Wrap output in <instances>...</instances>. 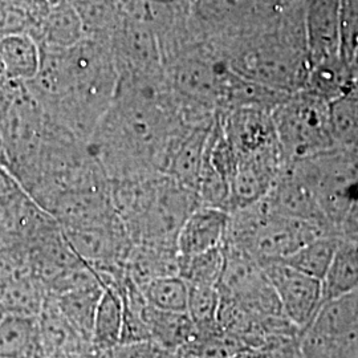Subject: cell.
Segmentation results:
<instances>
[{
    "label": "cell",
    "mask_w": 358,
    "mask_h": 358,
    "mask_svg": "<svg viewBox=\"0 0 358 358\" xmlns=\"http://www.w3.org/2000/svg\"><path fill=\"white\" fill-rule=\"evenodd\" d=\"M215 55L238 76L284 93L303 90L310 66L304 0L287 1L268 29Z\"/></svg>",
    "instance_id": "1"
},
{
    "label": "cell",
    "mask_w": 358,
    "mask_h": 358,
    "mask_svg": "<svg viewBox=\"0 0 358 358\" xmlns=\"http://www.w3.org/2000/svg\"><path fill=\"white\" fill-rule=\"evenodd\" d=\"M68 60L71 87L43 110L55 125L88 142L115 100L118 71L110 45L90 38L69 48Z\"/></svg>",
    "instance_id": "2"
},
{
    "label": "cell",
    "mask_w": 358,
    "mask_h": 358,
    "mask_svg": "<svg viewBox=\"0 0 358 358\" xmlns=\"http://www.w3.org/2000/svg\"><path fill=\"white\" fill-rule=\"evenodd\" d=\"M333 235L319 226L282 215L269 208L266 199L229 213L223 245L243 250L260 264L279 262L308 242Z\"/></svg>",
    "instance_id": "3"
},
{
    "label": "cell",
    "mask_w": 358,
    "mask_h": 358,
    "mask_svg": "<svg viewBox=\"0 0 358 358\" xmlns=\"http://www.w3.org/2000/svg\"><path fill=\"white\" fill-rule=\"evenodd\" d=\"M198 206L192 189L166 174H158L149 180L140 205L124 227L134 244L177 250L179 231Z\"/></svg>",
    "instance_id": "4"
},
{
    "label": "cell",
    "mask_w": 358,
    "mask_h": 358,
    "mask_svg": "<svg viewBox=\"0 0 358 358\" xmlns=\"http://www.w3.org/2000/svg\"><path fill=\"white\" fill-rule=\"evenodd\" d=\"M271 117L287 161L315 157L337 148L331 103L308 90L289 93L275 106Z\"/></svg>",
    "instance_id": "5"
},
{
    "label": "cell",
    "mask_w": 358,
    "mask_h": 358,
    "mask_svg": "<svg viewBox=\"0 0 358 358\" xmlns=\"http://www.w3.org/2000/svg\"><path fill=\"white\" fill-rule=\"evenodd\" d=\"M307 159L321 211L333 232L341 235L346 214L358 192V154L334 148Z\"/></svg>",
    "instance_id": "6"
},
{
    "label": "cell",
    "mask_w": 358,
    "mask_h": 358,
    "mask_svg": "<svg viewBox=\"0 0 358 358\" xmlns=\"http://www.w3.org/2000/svg\"><path fill=\"white\" fill-rule=\"evenodd\" d=\"M224 267L217 284L220 297L262 316L282 315L280 301L262 264L243 250L223 245Z\"/></svg>",
    "instance_id": "7"
},
{
    "label": "cell",
    "mask_w": 358,
    "mask_h": 358,
    "mask_svg": "<svg viewBox=\"0 0 358 358\" xmlns=\"http://www.w3.org/2000/svg\"><path fill=\"white\" fill-rule=\"evenodd\" d=\"M282 306V315L303 331L322 306L321 280L282 262L262 264Z\"/></svg>",
    "instance_id": "8"
},
{
    "label": "cell",
    "mask_w": 358,
    "mask_h": 358,
    "mask_svg": "<svg viewBox=\"0 0 358 358\" xmlns=\"http://www.w3.org/2000/svg\"><path fill=\"white\" fill-rule=\"evenodd\" d=\"M217 115L236 158L280 148L268 110L235 108L219 110Z\"/></svg>",
    "instance_id": "9"
},
{
    "label": "cell",
    "mask_w": 358,
    "mask_h": 358,
    "mask_svg": "<svg viewBox=\"0 0 358 358\" xmlns=\"http://www.w3.org/2000/svg\"><path fill=\"white\" fill-rule=\"evenodd\" d=\"M118 73H164L158 38L153 32L125 17L110 41Z\"/></svg>",
    "instance_id": "10"
},
{
    "label": "cell",
    "mask_w": 358,
    "mask_h": 358,
    "mask_svg": "<svg viewBox=\"0 0 358 358\" xmlns=\"http://www.w3.org/2000/svg\"><path fill=\"white\" fill-rule=\"evenodd\" d=\"M310 64L340 53L341 0H304Z\"/></svg>",
    "instance_id": "11"
},
{
    "label": "cell",
    "mask_w": 358,
    "mask_h": 358,
    "mask_svg": "<svg viewBox=\"0 0 358 358\" xmlns=\"http://www.w3.org/2000/svg\"><path fill=\"white\" fill-rule=\"evenodd\" d=\"M229 211L198 206L183 223L177 238L178 255H194L224 243Z\"/></svg>",
    "instance_id": "12"
},
{
    "label": "cell",
    "mask_w": 358,
    "mask_h": 358,
    "mask_svg": "<svg viewBox=\"0 0 358 358\" xmlns=\"http://www.w3.org/2000/svg\"><path fill=\"white\" fill-rule=\"evenodd\" d=\"M211 125L187 128L182 131L173 143L167 158L165 174L192 192L196 189L201 174Z\"/></svg>",
    "instance_id": "13"
},
{
    "label": "cell",
    "mask_w": 358,
    "mask_h": 358,
    "mask_svg": "<svg viewBox=\"0 0 358 358\" xmlns=\"http://www.w3.org/2000/svg\"><path fill=\"white\" fill-rule=\"evenodd\" d=\"M357 85V66L338 53L310 64L303 90L332 103Z\"/></svg>",
    "instance_id": "14"
},
{
    "label": "cell",
    "mask_w": 358,
    "mask_h": 358,
    "mask_svg": "<svg viewBox=\"0 0 358 358\" xmlns=\"http://www.w3.org/2000/svg\"><path fill=\"white\" fill-rule=\"evenodd\" d=\"M40 47L68 50L85 38L76 6L69 0L53 3L34 35Z\"/></svg>",
    "instance_id": "15"
},
{
    "label": "cell",
    "mask_w": 358,
    "mask_h": 358,
    "mask_svg": "<svg viewBox=\"0 0 358 358\" xmlns=\"http://www.w3.org/2000/svg\"><path fill=\"white\" fill-rule=\"evenodd\" d=\"M178 259L176 248L133 244L125 262L127 278L142 288L155 279L178 275Z\"/></svg>",
    "instance_id": "16"
},
{
    "label": "cell",
    "mask_w": 358,
    "mask_h": 358,
    "mask_svg": "<svg viewBox=\"0 0 358 358\" xmlns=\"http://www.w3.org/2000/svg\"><path fill=\"white\" fill-rule=\"evenodd\" d=\"M0 358H47L38 317L8 315L0 321Z\"/></svg>",
    "instance_id": "17"
},
{
    "label": "cell",
    "mask_w": 358,
    "mask_h": 358,
    "mask_svg": "<svg viewBox=\"0 0 358 358\" xmlns=\"http://www.w3.org/2000/svg\"><path fill=\"white\" fill-rule=\"evenodd\" d=\"M103 287L100 282H90L60 294H47L53 299L65 319L84 340L92 343L93 322Z\"/></svg>",
    "instance_id": "18"
},
{
    "label": "cell",
    "mask_w": 358,
    "mask_h": 358,
    "mask_svg": "<svg viewBox=\"0 0 358 358\" xmlns=\"http://www.w3.org/2000/svg\"><path fill=\"white\" fill-rule=\"evenodd\" d=\"M322 304L358 288V244L341 236L328 271L321 280Z\"/></svg>",
    "instance_id": "19"
},
{
    "label": "cell",
    "mask_w": 358,
    "mask_h": 358,
    "mask_svg": "<svg viewBox=\"0 0 358 358\" xmlns=\"http://www.w3.org/2000/svg\"><path fill=\"white\" fill-rule=\"evenodd\" d=\"M143 320L149 328L150 338L176 353L196 337V328L187 313L165 312L146 306Z\"/></svg>",
    "instance_id": "20"
},
{
    "label": "cell",
    "mask_w": 358,
    "mask_h": 358,
    "mask_svg": "<svg viewBox=\"0 0 358 358\" xmlns=\"http://www.w3.org/2000/svg\"><path fill=\"white\" fill-rule=\"evenodd\" d=\"M45 299V287L31 271L0 285V306L8 315L38 317Z\"/></svg>",
    "instance_id": "21"
},
{
    "label": "cell",
    "mask_w": 358,
    "mask_h": 358,
    "mask_svg": "<svg viewBox=\"0 0 358 358\" xmlns=\"http://www.w3.org/2000/svg\"><path fill=\"white\" fill-rule=\"evenodd\" d=\"M76 6L81 17L85 38L110 44L112 38L124 23L125 15L118 0H77Z\"/></svg>",
    "instance_id": "22"
},
{
    "label": "cell",
    "mask_w": 358,
    "mask_h": 358,
    "mask_svg": "<svg viewBox=\"0 0 358 358\" xmlns=\"http://www.w3.org/2000/svg\"><path fill=\"white\" fill-rule=\"evenodd\" d=\"M103 287V294L97 306L92 333V344L99 355H103V352L120 344L124 320L121 294L110 285Z\"/></svg>",
    "instance_id": "23"
},
{
    "label": "cell",
    "mask_w": 358,
    "mask_h": 358,
    "mask_svg": "<svg viewBox=\"0 0 358 358\" xmlns=\"http://www.w3.org/2000/svg\"><path fill=\"white\" fill-rule=\"evenodd\" d=\"M0 56L10 81L26 84L38 73L40 45L29 34L0 38Z\"/></svg>",
    "instance_id": "24"
},
{
    "label": "cell",
    "mask_w": 358,
    "mask_h": 358,
    "mask_svg": "<svg viewBox=\"0 0 358 358\" xmlns=\"http://www.w3.org/2000/svg\"><path fill=\"white\" fill-rule=\"evenodd\" d=\"M340 239L341 235H322L304 244L296 250L294 254L279 262L315 279L322 280L332 262Z\"/></svg>",
    "instance_id": "25"
},
{
    "label": "cell",
    "mask_w": 358,
    "mask_h": 358,
    "mask_svg": "<svg viewBox=\"0 0 358 358\" xmlns=\"http://www.w3.org/2000/svg\"><path fill=\"white\" fill-rule=\"evenodd\" d=\"M224 267L223 245L194 255H179L178 276L187 285L217 287Z\"/></svg>",
    "instance_id": "26"
},
{
    "label": "cell",
    "mask_w": 358,
    "mask_h": 358,
    "mask_svg": "<svg viewBox=\"0 0 358 358\" xmlns=\"http://www.w3.org/2000/svg\"><path fill=\"white\" fill-rule=\"evenodd\" d=\"M331 117L337 148L358 154V85L331 103Z\"/></svg>",
    "instance_id": "27"
},
{
    "label": "cell",
    "mask_w": 358,
    "mask_h": 358,
    "mask_svg": "<svg viewBox=\"0 0 358 358\" xmlns=\"http://www.w3.org/2000/svg\"><path fill=\"white\" fill-rule=\"evenodd\" d=\"M141 291L150 307L165 312L187 313L189 285L178 275L155 279L143 285Z\"/></svg>",
    "instance_id": "28"
},
{
    "label": "cell",
    "mask_w": 358,
    "mask_h": 358,
    "mask_svg": "<svg viewBox=\"0 0 358 358\" xmlns=\"http://www.w3.org/2000/svg\"><path fill=\"white\" fill-rule=\"evenodd\" d=\"M220 307V294L213 285H189L187 315L196 332H211L219 328L217 313Z\"/></svg>",
    "instance_id": "29"
},
{
    "label": "cell",
    "mask_w": 358,
    "mask_h": 358,
    "mask_svg": "<svg viewBox=\"0 0 358 358\" xmlns=\"http://www.w3.org/2000/svg\"><path fill=\"white\" fill-rule=\"evenodd\" d=\"M38 22L24 8L15 4H0V38L13 35H35Z\"/></svg>",
    "instance_id": "30"
},
{
    "label": "cell",
    "mask_w": 358,
    "mask_h": 358,
    "mask_svg": "<svg viewBox=\"0 0 358 358\" xmlns=\"http://www.w3.org/2000/svg\"><path fill=\"white\" fill-rule=\"evenodd\" d=\"M100 358H177V353L169 350L153 340L118 344L103 352Z\"/></svg>",
    "instance_id": "31"
},
{
    "label": "cell",
    "mask_w": 358,
    "mask_h": 358,
    "mask_svg": "<svg viewBox=\"0 0 358 358\" xmlns=\"http://www.w3.org/2000/svg\"><path fill=\"white\" fill-rule=\"evenodd\" d=\"M23 192L22 187L17 185L16 179L13 174L4 166L0 165V202H4L17 192Z\"/></svg>",
    "instance_id": "32"
},
{
    "label": "cell",
    "mask_w": 358,
    "mask_h": 358,
    "mask_svg": "<svg viewBox=\"0 0 358 358\" xmlns=\"http://www.w3.org/2000/svg\"><path fill=\"white\" fill-rule=\"evenodd\" d=\"M341 236L352 238V239L358 236V192L343 223Z\"/></svg>",
    "instance_id": "33"
},
{
    "label": "cell",
    "mask_w": 358,
    "mask_h": 358,
    "mask_svg": "<svg viewBox=\"0 0 358 358\" xmlns=\"http://www.w3.org/2000/svg\"><path fill=\"white\" fill-rule=\"evenodd\" d=\"M229 358H278V356L268 350L255 349V348H244Z\"/></svg>",
    "instance_id": "34"
},
{
    "label": "cell",
    "mask_w": 358,
    "mask_h": 358,
    "mask_svg": "<svg viewBox=\"0 0 358 358\" xmlns=\"http://www.w3.org/2000/svg\"><path fill=\"white\" fill-rule=\"evenodd\" d=\"M7 83H10V80H8V76H7V69H6L4 62H3V59L0 56V87L7 84Z\"/></svg>",
    "instance_id": "35"
},
{
    "label": "cell",
    "mask_w": 358,
    "mask_h": 358,
    "mask_svg": "<svg viewBox=\"0 0 358 358\" xmlns=\"http://www.w3.org/2000/svg\"><path fill=\"white\" fill-rule=\"evenodd\" d=\"M55 358H100V355H97V353H76V355L57 356Z\"/></svg>",
    "instance_id": "36"
},
{
    "label": "cell",
    "mask_w": 358,
    "mask_h": 358,
    "mask_svg": "<svg viewBox=\"0 0 358 358\" xmlns=\"http://www.w3.org/2000/svg\"><path fill=\"white\" fill-rule=\"evenodd\" d=\"M177 358H205V357H201V356H198V355H192V353H189V352H183V350H178V352H177Z\"/></svg>",
    "instance_id": "37"
},
{
    "label": "cell",
    "mask_w": 358,
    "mask_h": 358,
    "mask_svg": "<svg viewBox=\"0 0 358 358\" xmlns=\"http://www.w3.org/2000/svg\"><path fill=\"white\" fill-rule=\"evenodd\" d=\"M51 1V4L53 3H57V1H62V0H50ZM69 1H77V0H69Z\"/></svg>",
    "instance_id": "38"
},
{
    "label": "cell",
    "mask_w": 358,
    "mask_h": 358,
    "mask_svg": "<svg viewBox=\"0 0 358 358\" xmlns=\"http://www.w3.org/2000/svg\"><path fill=\"white\" fill-rule=\"evenodd\" d=\"M350 239H352V238H350ZM353 241H355V242L358 244V236L357 238H353Z\"/></svg>",
    "instance_id": "39"
},
{
    "label": "cell",
    "mask_w": 358,
    "mask_h": 358,
    "mask_svg": "<svg viewBox=\"0 0 358 358\" xmlns=\"http://www.w3.org/2000/svg\"><path fill=\"white\" fill-rule=\"evenodd\" d=\"M190 1H192V0H190Z\"/></svg>",
    "instance_id": "40"
}]
</instances>
